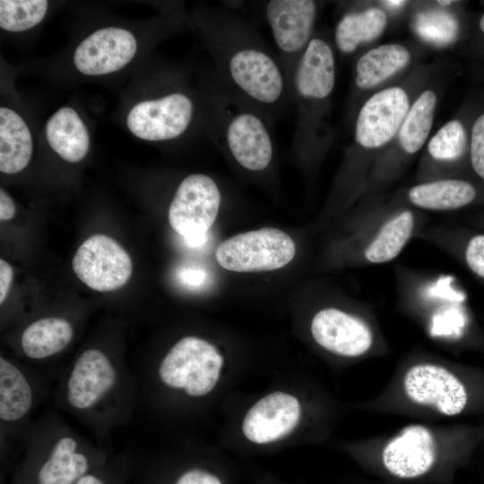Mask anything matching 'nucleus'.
<instances>
[{"label":"nucleus","mask_w":484,"mask_h":484,"mask_svg":"<svg viewBox=\"0 0 484 484\" xmlns=\"http://www.w3.org/2000/svg\"><path fill=\"white\" fill-rule=\"evenodd\" d=\"M360 408L422 422L484 414V370L411 353L399 361L383 390Z\"/></svg>","instance_id":"nucleus-1"},{"label":"nucleus","mask_w":484,"mask_h":484,"mask_svg":"<svg viewBox=\"0 0 484 484\" xmlns=\"http://www.w3.org/2000/svg\"><path fill=\"white\" fill-rule=\"evenodd\" d=\"M220 83L272 125L291 104L290 86L277 54L246 20L224 7L202 21Z\"/></svg>","instance_id":"nucleus-2"},{"label":"nucleus","mask_w":484,"mask_h":484,"mask_svg":"<svg viewBox=\"0 0 484 484\" xmlns=\"http://www.w3.org/2000/svg\"><path fill=\"white\" fill-rule=\"evenodd\" d=\"M358 445L362 455L386 474L415 480L471 458L484 445V424L417 422Z\"/></svg>","instance_id":"nucleus-3"},{"label":"nucleus","mask_w":484,"mask_h":484,"mask_svg":"<svg viewBox=\"0 0 484 484\" xmlns=\"http://www.w3.org/2000/svg\"><path fill=\"white\" fill-rule=\"evenodd\" d=\"M205 105L211 135L234 162L252 173L271 167L274 139L272 125L261 113L232 94L216 76Z\"/></svg>","instance_id":"nucleus-4"},{"label":"nucleus","mask_w":484,"mask_h":484,"mask_svg":"<svg viewBox=\"0 0 484 484\" xmlns=\"http://www.w3.org/2000/svg\"><path fill=\"white\" fill-rule=\"evenodd\" d=\"M335 60L332 47L320 38L309 42L300 58L290 83L291 104L297 106V123L291 150L299 155L307 152L316 141L317 115L333 92Z\"/></svg>","instance_id":"nucleus-5"},{"label":"nucleus","mask_w":484,"mask_h":484,"mask_svg":"<svg viewBox=\"0 0 484 484\" xmlns=\"http://www.w3.org/2000/svg\"><path fill=\"white\" fill-rule=\"evenodd\" d=\"M315 341L325 350L344 358L381 356L387 346L372 319L336 307H325L310 324Z\"/></svg>","instance_id":"nucleus-6"},{"label":"nucleus","mask_w":484,"mask_h":484,"mask_svg":"<svg viewBox=\"0 0 484 484\" xmlns=\"http://www.w3.org/2000/svg\"><path fill=\"white\" fill-rule=\"evenodd\" d=\"M223 357L205 340L187 336L179 340L162 359L159 375L174 389H185L194 397L209 393L216 385Z\"/></svg>","instance_id":"nucleus-7"},{"label":"nucleus","mask_w":484,"mask_h":484,"mask_svg":"<svg viewBox=\"0 0 484 484\" xmlns=\"http://www.w3.org/2000/svg\"><path fill=\"white\" fill-rule=\"evenodd\" d=\"M296 246L285 232L263 228L233 236L215 252L218 264L237 272H257L280 269L295 256Z\"/></svg>","instance_id":"nucleus-8"},{"label":"nucleus","mask_w":484,"mask_h":484,"mask_svg":"<svg viewBox=\"0 0 484 484\" xmlns=\"http://www.w3.org/2000/svg\"><path fill=\"white\" fill-rule=\"evenodd\" d=\"M264 13L290 86L295 69L313 38L316 3L312 0H270L264 2Z\"/></svg>","instance_id":"nucleus-9"},{"label":"nucleus","mask_w":484,"mask_h":484,"mask_svg":"<svg viewBox=\"0 0 484 484\" xmlns=\"http://www.w3.org/2000/svg\"><path fill=\"white\" fill-rule=\"evenodd\" d=\"M221 203L215 180L201 173L186 177L178 185L169 208L171 228L186 241L206 239Z\"/></svg>","instance_id":"nucleus-10"},{"label":"nucleus","mask_w":484,"mask_h":484,"mask_svg":"<svg viewBox=\"0 0 484 484\" xmlns=\"http://www.w3.org/2000/svg\"><path fill=\"white\" fill-rule=\"evenodd\" d=\"M196 112V105L190 95L182 91H172L136 104L129 112L126 124L138 138L169 141L188 131Z\"/></svg>","instance_id":"nucleus-11"},{"label":"nucleus","mask_w":484,"mask_h":484,"mask_svg":"<svg viewBox=\"0 0 484 484\" xmlns=\"http://www.w3.org/2000/svg\"><path fill=\"white\" fill-rule=\"evenodd\" d=\"M72 265L82 282L101 292L122 288L133 272L128 253L115 239L102 234L92 235L82 242Z\"/></svg>","instance_id":"nucleus-12"},{"label":"nucleus","mask_w":484,"mask_h":484,"mask_svg":"<svg viewBox=\"0 0 484 484\" xmlns=\"http://www.w3.org/2000/svg\"><path fill=\"white\" fill-rule=\"evenodd\" d=\"M407 93L399 87L374 94L362 106L356 121L355 140L363 148H379L397 133L409 111Z\"/></svg>","instance_id":"nucleus-13"},{"label":"nucleus","mask_w":484,"mask_h":484,"mask_svg":"<svg viewBox=\"0 0 484 484\" xmlns=\"http://www.w3.org/2000/svg\"><path fill=\"white\" fill-rule=\"evenodd\" d=\"M136 48V39L129 30L107 27L94 31L78 45L73 62L83 74H107L127 65Z\"/></svg>","instance_id":"nucleus-14"},{"label":"nucleus","mask_w":484,"mask_h":484,"mask_svg":"<svg viewBox=\"0 0 484 484\" xmlns=\"http://www.w3.org/2000/svg\"><path fill=\"white\" fill-rule=\"evenodd\" d=\"M300 417V402L294 395L274 392L249 409L242 423V432L253 443H271L294 430Z\"/></svg>","instance_id":"nucleus-15"},{"label":"nucleus","mask_w":484,"mask_h":484,"mask_svg":"<svg viewBox=\"0 0 484 484\" xmlns=\"http://www.w3.org/2000/svg\"><path fill=\"white\" fill-rule=\"evenodd\" d=\"M117 378L108 358L100 350H85L76 360L67 384V399L76 409H88L109 391Z\"/></svg>","instance_id":"nucleus-16"},{"label":"nucleus","mask_w":484,"mask_h":484,"mask_svg":"<svg viewBox=\"0 0 484 484\" xmlns=\"http://www.w3.org/2000/svg\"><path fill=\"white\" fill-rule=\"evenodd\" d=\"M417 219L411 211H401L384 220L373 232L363 249V258L371 264L395 259L414 234Z\"/></svg>","instance_id":"nucleus-17"},{"label":"nucleus","mask_w":484,"mask_h":484,"mask_svg":"<svg viewBox=\"0 0 484 484\" xmlns=\"http://www.w3.org/2000/svg\"><path fill=\"white\" fill-rule=\"evenodd\" d=\"M46 137L50 147L68 162L82 160L89 151L88 130L72 108L64 107L48 119Z\"/></svg>","instance_id":"nucleus-18"},{"label":"nucleus","mask_w":484,"mask_h":484,"mask_svg":"<svg viewBox=\"0 0 484 484\" xmlns=\"http://www.w3.org/2000/svg\"><path fill=\"white\" fill-rule=\"evenodd\" d=\"M33 149L30 131L13 109L0 108V171L16 174L29 164Z\"/></svg>","instance_id":"nucleus-19"},{"label":"nucleus","mask_w":484,"mask_h":484,"mask_svg":"<svg viewBox=\"0 0 484 484\" xmlns=\"http://www.w3.org/2000/svg\"><path fill=\"white\" fill-rule=\"evenodd\" d=\"M477 197L475 186L466 180L441 179L413 186L409 201L416 207L430 211H453L471 204Z\"/></svg>","instance_id":"nucleus-20"},{"label":"nucleus","mask_w":484,"mask_h":484,"mask_svg":"<svg viewBox=\"0 0 484 484\" xmlns=\"http://www.w3.org/2000/svg\"><path fill=\"white\" fill-rule=\"evenodd\" d=\"M410 53L397 44L382 45L361 56L356 64L355 83L367 90L376 86L409 64Z\"/></svg>","instance_id":"nucleus-21"},{"label":"nucleus","mask_w":484,"mask_h":484,"mask_svg":"<svg viewBox=\"0 0 484 484\" xmlns=\"http://www.w3.org/2000/svg\"><path fill=\"white\" fill-rule=\"evenodd\" d=\"M73 334V327L65 319L46 317L37 320L24 330L22 347L28 357L45 359L64 350Z\"/></svg>","instance_id":"nucleus-22"},{"label":"nucleus","mask_w":484,"mask_h":484,"mask_svg":"<svg viewBox=\"0 0 484 484\" xmlns=\"http://www.w3.org/2000/svg\"><path fill=\"white\" fill-rule=\"evenodd\" d=\"M77 443L70 436L57 441L48 459L38 472L39 484H74L87 474L86 456L76 452Z\"/></svg>","instance_id":"nucleus-23"},{"label":"nucleus","mask_w":484,"mask_h":484,"mask_svg":"<svg viewBox=\"0 0 484 484\" xmlns=\"http://www.w3.org/2000/svg\"><path fill=\"white\" fill-rule=\"evenodd\" d=\"M386 22L385 13L378 8L347 13L341 18L335 29L336 46L341 53L350 54L361 43L379 37Z\"/></svg>","instance_id":"nucleus-24"},{"label":"nucleus","mask_w":484,"mask_h":484,"mask_svg":"<svg viewBox=\"0 0 484 484\" xmlns=\"http://www.w3.org/2000/svg\"><path fill=\"white\" fill-rule=\"evenodd\" d=\"M32 404V392L23 374L5 359H0V418L14 421Z\"/></svg>","instance_id":"nucleus-25"},{"label":"nucleus","mask_w":484,"mask_h":484,"mask_svg":"<svg viewBox=\"0 0 484 484\" xmlns=\"http://www.w3.org/2000/svg\"><path fill=\"white\" fill-rule=\"evenodd\" d=\"M436 96L425 91L409 109L400 129L399 141L407 153H415L425 143L433 123Z\"/></svg>","instance_id":"nucleus-26"},{"label":"nucleus","mask_w":484,"mask_h":484,"mask_svg":"<svg viewBox=\"0 0 484 484\" xmlns=\"http://www.w3.org/2000/svg\"><path fill=\"white\" fill-rule=\"evenodd\" d=\"M47 10L45 0H1L0 26L13 32L27 30L43 20Z\"/></svg>","instance_id":"nucleus-27"},{"label":"nucleus","mask_w":484,"mask_h":484,"mask_svg":"<svg viewBox=\"0 0 484 484\" xmlns=\"http://www.w3.org/2000/svg\"><path fill=\"white\" fill-rule=\"evenodd\" d=\"M414 29L424 40L435 45H447L458 35V22L449 13L442 10L422 12L414 20Z\"/></svg>","instance_id":"nucleus-28"},{"label":"nucleus","mask_w":484,"mask_h":484,"mask_svg":"<svg viewBox=\"0 0 484 484\" xmlns=\"http://www.w3.org/2000/svg\"><path fill=\"white\" fill-rule=\"evenodd\" d=\"M466 145L467 135L462 124L458 120H452L431 138L428 151L435 160L454 161L462 156Z\"/></svg>","instance_id":"nucleus-29"},{"label":"nucleus","mask_w":484,"mask_h":484,"mask_svg":"<svg viewBox=\"0 0 484 484\" xmlns=\"http://www.w3.org/2000/svg\"><path fill=\"white\" fill-rule=\"evenodd\" d=\"M454 240L456 255L484 285V233L464 230L458 232Z\"/></svg>","instance_id":"nucleus-30"},{"label":"nucleus","mask_w":484,"mask_h":484,"mask_svg":"<svg viewBox=\"0 0 484 484\" xmlns=\"http://www.w3.org/2000/svg\"><path fill=\"white\" fill-rule=\"evenodd\" d=\"M470 156L474 172L484 181V114L472 126Z\"/></svg>","instance_id":"nucleus-31"},{"label":"nucleus","mask_w":484,"mask_h":484,"mask_svg":"<svg viewBox=\"0 0 484 484\" xmlns=\"http://www.w3.org/2000/svg\"><path fill=\"white\" fill-rule=\"evenodd\" d=\"M177 276L185 288L192 290L203 288L209 280V274L204 268L194 265L181 267Z\"/></svg>","instance_id":"nucleus-32"},{"label":"nucleus","mask_w":484,"mask_h":484,"mask_svg":"<svg viewBox=\"0 0 484 484\" xmlns=\"http://www.w3.org/2000/svg\"><path fill=\"white\" fill-rule=\"evenodd\" d=\"M176 484H222L214 474L202 470L193 469L182 474Z\"/></svg>","instance_id":"nucleus-33"},{"label":"nucleus","mask_w":484,"mask_h":484,"mask_svg":"<svg viewBox=\"0 0 484 484\" xmlns=\"http://www.w3.org/2000/svg\"><path fill=\"white\" fill-rule=\"evenodd\" d=\"M13 277L12 266L4 259L0 260V303L5 300Z\"/></svg>","instance_id":"nucleus-34"},{"label":"nucleus","mask_w":484,"mask_h":484,"mask_svg":"<svg viewBox=\"0 0 484 484\" xmlns=\"http://www.w3.org/2000/svg\"><path fill=\"white\" fill-rule=\"evenodd\" d=\"M15 214V204L10 195L3 189L0 190V220L7 221Z\"/></svg>","instance_id":"nucleus-35"},{"label":"nucleus","mask_w":484,"mask_h":484,"mask_svg":"<svg viewBox=\"0 0 484 484\" xmlns=\"http://www.w3.org/2000/svg\"><path fill=\"white\" fill-rule=\"evenodd\" d=\"M74 484H106L103 480L92 474H85Z\"/></svg>","instance_id":"nucleus-36"},{"label":"nucleus","mask_w":484,"mask_h":484,"mask_svg":"<svg viewBox=\"0 0 484 484\" xmlns=\"http://www.w3.org/2000/svg\"><path fill=\"white\" fill-rule=\"evenodd\" d=\"M385 5L392 7V8H398L402 6L406 2L402 0H387L384 1Z\"/></svg>","instance_id":"nucleus-37"},{"label":"nucleus","mask_w":484,"mask_h":484,"mask_svg":"<svg viewBox=\"0 0 484 484\" xmlns=\"http://www.w3.org/2000/svg\"><path fill=\"white\" fill-rule=\"evenodd\" d=\"M438 4H442V5H448V4H451L453 3V1L451 0H447V1H444V0H438L437 1Z\"/></svg>","instance_id":"nucleus-38"},{"label":"nucleus","mask_w":484,"mask_h":484,"mask_svg":"<svg viewBox=\"0 0 484 484\" xmlns=\"http://www.w3.org/2000/svg\"><path fill=\"white\" fill-rule=\"evenodd\" d=\"M480 28L484 32V13L480 20Z\"/></svg>","instance_id":"nucleus-39"}]
</instances>
